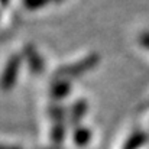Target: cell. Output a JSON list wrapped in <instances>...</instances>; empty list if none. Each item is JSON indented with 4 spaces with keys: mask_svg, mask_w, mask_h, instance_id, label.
I'll return each mask as SVG.
<instances>
[{
    "mask_svg": "<svg viewBox=\"0 0 149 149\" xmlns=\"http://www.w3.org/2000/svg\"><path fill=\"white\" fill-rule=\"evenodd\" d=\"M100 61V56L97 54H90L86 58H83L81 61L71 64V65H65L61 67L59 70H56L55 72V78H65V80H72V78H78L83 74H86L87 71L93 70Z\"/></svg>",
    "mask_w": 149,
    "mask_h": 149,
    "instance_id": "obj_1",
    "label": "cell"
},
{
    "mask_svg": "<svg viewBox=\"0 0 149 149\" xmlns=\"http://www.w3.org/2000/svg\"><path fill=\"white\" fill-rule=\"evenodd\" d=\"M49 114L54 120L52 130H51V139L54 145L61 146L65 139V111L62 106H52L49 109Z\"/></svg>",
    "mask_w": 149,
    "mask_h": 149,
    "instance_id": "obj_3",
    "label": "cell"
},
{
    "mask_svg": "<svg viewBox=\"0 0 149 149\" xmlns=\"http://www.w3.org/2000/svg\"><path fill=\"white\" fill-rule=\"evenodd\" d=\"M25 59L28 61V67L31 70V72L33 75H41L45 70V62L44 58L39 55V52L36 51V48L33 45H26L23 48V54Z\"/></svg>",
    "mask_w": 149,
    "mask_h": 149,
    "instance_id": "obj_4",
    "label": "cell"
},
{
    "mask_svg": "<svg viewBox=\"0 0 149 149\" xmlns=\"http://www.w3.org/2000/svg\"><path fill=\"white\" fill-rule=\"evenodd\" d=\"M91 138H93V133H91V130H90L88 127L81 126V125L77 126V127H74V132H72V141H74V143H75L78 148H84V146H87V145L90 143Z\"/></svg>",
    "mask_w": 149,
    "mask_h": 149,
    "instance_id": "obj_7",
    "label": "cell"
},
{
    "mask_svg": "<svg viewBox=\"0 0 149 149\" xmlns=\"http://www.w3.org/2000/svg\"><path fill=\"white\" fill-rule=\"evenodd\" d=\"M7 1H9V0H0V3H1V4H6Z\"/></svg>",
    "mask_w": 149,
    "mask_h": 149,
    "instance_id": "obj_12",
    "label": "cell"
},
{
    "mask_svg": "<svg viewBox=\"0 0 149 149\" xmlns=\"http://www.w3.org/2000/svg\"><path fill=\"white\" fill-rule=\"evenodd\" d=\"M23 1H25V6L29 10H35V9H39V7L45 6L47 1H49V0H23Z\"/></svg>",
    "mask_w": 149,
    "mask_h": 149,
    "instance_id": "obj_9",
    "label": "cell"
},
{
    "mask_svg": "<svg viewBox=\"0 0 149 149\" xmlns=\"http://www.w3.org/2000/svg\"><path fill=\"white\" fill-rule=\"evenodd\" d=\"M148 141V136L143 130H135L126 141V143L123 145V149H139L142 148Z\"/></svg>",
    "mask_w": 149,
    "mask_h": 149,
    "instance_id": "obj_8",
    "label": "cell"
},
{
    "mask_svg": "<svg viewBox=\"0 0 149 149\" xmlns=\"http://www.w3.org/2000/svg\"><path fill=\"white\" fill-rule=\"evenodd\" d=\"M141 42H142V45H143V47H146V48L149 49V32L143 33V35L141 36Z\"/></svg>",
    "mask_w": 149,
    "mask_h": 149,
    "instance_id": "obj_10",
    "label": "cell"
},
{
    "mask_svg": "<svg viewBox=\"0 0 149 149\" xmlns=\"http://www.w3.org/2000/svg\"><path fill=\"white\" fill-rule=\"evenodd\" d=\"M0 149H22L19 146H12V145H1L0 143Z\"/></svg>",
    "mask_w": 149,
    "mask_h": 149,
    "instance_id": "obj_11",
    "label": "cell"
},
{
    "mask_svg": "<svg viewBox=\"0 0 149 149\" xmlns=\"http://www.w3.org/2000/svg\"><path fill=\"white\" fill-rule=\"evenodd\" d=\"M22 65V55L20 54H13L7 59L3 72L0 75V88L3 91H9L15 87L17 77H19V70Z\"/></svg>",
    "mask_w": 149,
    "mask_h": 149,
    "instance_id": "obj_2",
    "label": "cell"
},
{
    "mask_svg": "<svg viewBox=\"0 0 149 149\" xmlns=\"http://www.w3.org/2000/svg\"><path fill=\"white\" fill-rule=\"evenodd\" d=\"M71 83L70 80L65 78H54L52 84H51V97L55 101H61L64 100L70 93H71Z\"/></svg>",
    "mask_w": 149,
    "mask_h": 149,
    "instance_id": "obj_5",
    "label": "cell"
},
{
    "mask_svg": "<svg viewBox=\"0 0 149 149\" xmlns=\"http://www.w3.org/2000/svg\"><path fill=\"white\" fill-rule=\"evenodd\" d=\"M87 110H88V104H87L86 100H77V101H74V104L71 106L70 113H68V122H70V125H72L74 127L80 126V122L87 114Z\"/></svg>",
    "mask_w": 149,
    "mask_h": 149,
    "instance_id": "obj_6",
    "label": "cell"
}]
</instances>
